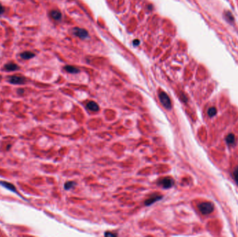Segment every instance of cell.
<instances>
[{"instance_id":"1","label":"cell","mask_w":238,"mask_h":237,"mask_svg":"<svg viewBox=\"0 0 238 237\" xmlns=\"http://www.w3.org/2000/svg\"><path fill=\"white\" fill-rule=\"evenodd\" d=\"M199 211L204 215L210 214V213L213 212L214 205L212 203L206 202V203H202L198 206Z\"/></svg>"},{"instance_id":"2","label":"cell","mask_w":238,"mask_h":237,"mask_svg":"<svg viewBox=\"0 0 238 237\" xmlns=\"http://www.w3.org/2000/svg\"><path fill=\"white\" fill-rule=\"evenodd\" d=\"M159 97H160V100L162 105L166 108V109H171V102L170 100L169 97L164 92H161L159 94Z\"/></svg>"},{"instance_id":"3","label":"cell","mask_w":238,"mask_h":237,"mask_svg":"<svg viewBox=\"0 0 238 237\" xmlns=\"http://www.w3.org/2000/svg\"><path fill=\"white\" fill-rule=\"evenodd\" d=\"M174 180L168 177L162 178L158 181V184L164 188H171L174 185Z\"/></svg>"},{"instance_id":"4","label":"cell","mask_w":238,"mask_h":237,"mask_svg":"<svg viewBox=\"0 0 238 237\" xmlns=\"http://www.w3.org/2000/svg\"><path fill=\"white\" fill-rule=\"evenodd\" d=\"M8 82L11 84H17V85H22V84H25L26 83L27 80L25 77L16 76V75H13V76H11L8 77Z\"/></svg>"},{"instance_id":"5","label":"cell","mask_w":238,"mask_h":237,"mask_svg":"<svg viewBox=\"0 0 238 237\" xmlns=\"http://www.w3.org/2000/svg\"><path fill=\"white\" fill-rule=\"evenodd\" d=\"M73 33L77 37L82 38V39L87 38L89 36V33H88L87 31L82 28H78V27L74 28L73 29Z\"/></svg>"},{"instance_id":"6","label":"cell","mask_w":238,"mask_h":237,"mask_svg":"<svg viewBox=\"0 0 238 237\" xmlns=\"http://www.w3.org/2000/svg\"><path fill=\"white\" fill-rule=\"evenodd\" d=\"M162 198V196H161V195H159V194H157V193L153 194L151 196V197L148 198V199L146 200L144 204H145V205H146V206L151 205H153V203H155V202H157V201H158V200H161Z\"/></svg>"},{"instance_id":"7","label":"cell","mask_w":238,"mask_h":237,"mask_svg":"<svg viewBox=\"0 0 238 237\" xmlns=\"http://www.w3.org/2000/svg\"><path fill=\"white\" fill-rule=\"evenodd\" d=\"M0 185H1V186H3L4 188L8 189V191H11L15 193H17L19 195L18 193L17 189H16V187L14 186L13 184L11 183H9V182H7V181H0ZM20 196V195H19Z\"/></svg>"},{"instance_id":"8","label":"cell","mask_w":238,"mask_h":237,"mask_svg":"<svg viewBox=\"0 0 238 237\" xmlns=\"http://www.w3.org/2000/svg\"><path fill=\"white\" fill-rule=\"evenodd\" d=\"M87 108L89 110H90L91 111H98L100 108H99L98 104H97L96 102H93V101H90L87 104Z\"/></svg>"},{"instance_id":"9","label":"cell","mask_w":238,"mask_h":237,"mask_svg":"<svg viewBox=\"0 0 238 237\" xmlns=\"http://www.w3.org/2000/svg\"><path fill=\"white\" fill-rule=\"evenodd\" d=\"M36 56V54H34V52H32V51H24V52H22L20 54V57L24 60H29L31 59V58H34V56Z\"/></svg>"},{"instance_id":"10","label":"cell","mask_w":238,"mask_h":237,"mask_svg":"<svg viewBox=\"0 0 238 237\" xmlns=\"http://www.w3.org/2000/svg\"><path fill=\"white\" fill-rule=\"evenodd\" d=\"M4 69L7 71H15L19 70L20 67L15 63H8L4 65Z\"/></svg>"},{"instance_id":"11","label":"cell","mask_w":238,"mask_h":237,"mask_svg":"<svg viewBox=\"0 0 238 237\" xmlns=\"http://www.w3.org/2000/svg\"><path fill=\"white\" fill-rule=\"evenodd\" d=\"M50 15L51 17L52 18V19H54V20H60L62 18V14L58 10H53L50 12Z\"/></svg>"},{"instance_id":"12","label":"cell","mask_w":238,"mask_h":237,"mask_svg":"<svg viewBox=\"0 0 238 237\" xmlns=\"http://www.w3.org/2000/svg\"><path fill=\"white\" fill-rule=\"evenodd\" d=\"M64 70L65 71L68 72L69 73H72V74H74V73H78L80 72V70H79L77 68L75 67V66L73 65H66L64 67Z\"/></svg>"},{"instance_id":"13","label":"cell","mask_w":238,"mask_h":237,"mask_svg":"<svg viewBox=\"0 0 238 237\" xmlns=\"http://www.w3.org/2000/svg\"><path fill=\"white\" fill-rule=\"evenodd\" d=\"M226 143L229 145H233L235 143V137L232 134H230L226 136Z\"/></svg>"},{"instance_id":"14","label":"cell","mask_w":238,"mask_h":237,"mask_svg":"<svg viewBox=\"0 0 238 237\" xmlns=\"http://www.w3.org/2000/svg\"><path fill=\"white\" fill-rule=\"evenodd\" d=\"M225 18H226V20H228L229 23H232L234 20L233 16H232V15L230 13L229 11H226L225 13Z\"/></svg>"},{"instance_id":"15","label":"cell","mask_w":238,"mask_h":237,"mask_svg":"<svg viewBox=\"0 0 238 237\" xmlns=\"http://www.w3.org/2000/svg\"><path fill=\"white\" fill-rule=\"evenodd\" d=\"M75 185V183L73 182V181H68L65 184V185H64V188L65 189V190H70L73 188V186Z\"/></svg>"},{"instance_id":"16","label":"cell","mask_w":238,"mask_h":237,"mask_svg":"<svg viewBox=\"0 0 238 237\" xmlns=\"http://www.w3.org/2000/svg\"><path fill=\"white\" fill-rule=\"evenodd\" d=\"M217 112V109H216L215 107H211V108H210L209 110H208V115H209V116L213 117L216 115Z\"/></svg>"},{"instance_id":"17","label":"cell","mask_w":238,"mask_h":237,"mask_svg":"<svg viewBox=\"0 0 238 237\" xmlns=\"http://www.w3.org/2000/svg\"><path fill=\"white\" fill-rule=\"evenodd\" d=\"M233 177L234 179H235L236 183L238 184V167L235 168V170L233 171Z\"/></svg>"},{"instance_id":"18","label":"cell","mask_w":238,"mask_h":237,"mask_svg":"<svg viewBox=\"0 0 238 237\" xmlns=\"http://www.w3.org/2000/svg\"><path fill=\"white\" fill-rule=\"evenodd\" d=\"M105 236H116V234H113V233L109 232V231H107V232H105Z\"/></svg>"},{"instance_id":"19","label":"cell","mask_w":238,"mask_h":237,"mask_svg":"<svg viewBox=\"0 0 238 237\" xmlns=\"http://www.w3.org/2000/svg\"><path fill=\"white\" fill-rule=\"evenodd\" d=\"M4 11H5L4 8V6L0 4V15H1L4 13Z\"/></svg>"},{"instance_id":"20","label":"cell","mask_w":238,"mask_h":237,"mask_svg":"<svg viewBox=\"0 0 238 237\" xmlns=\"http://www.w3.org/2000/svg\"><path fill=\"white\" fill-rule=\"evenodd\" d=\"M139 43H140V41H139V40L138 39L134 40V41H133V45H134V46L139 45Z\"/></svg>"},{"instance_id":"21","label":"cell","mask_w":238,"mask_h":237,"mask_svg":"<svg viewBox=\"0 0 238 237\" xmlns=\"http://www.w3.org/2000/svg\"><path fill=\"white\" fill-rule=\"evenodd\" d=\"M24 92H25V91H24L23 89H18V94H23L24 93Z\"/></svg>"},{"instance_id":"22","label":"cell","mask_w":238,"mask_h":237,"mask_svg":"<svg viewBox=\"0 0 238 237\" xmlns=\"http://www.w3.org/2000/svg\"><path fill=\"white\" fill-rule=\"evenodd\" d=\"M11 146H10V145H9V146H7V150H9V149H10V148H11Z\"/></svg>"}]
</instances>
